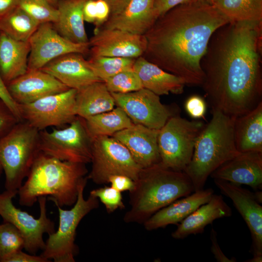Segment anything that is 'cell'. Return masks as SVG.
I'll list each match as a JSON object with an SVG mask.
<instances>
[{
  "label": "cell",
  "mask_w": 262,
  "mask_h": 262,
  "mask_svg": "<svg viewBox=\"0 0 262 262\" xmlns=\"http://www.w3.org/2000/svg\"><path fill=\"white\" fill-rule=\"evenodd\" d=\"M262 22L234 21L212 35L201 67L212 109L238 117L262 101Z\"/></svg>",
  "instance_id": "obj_1"
},
{
  "label": "cell",
  "mask_w": 262,
  "mask_h": 262,
  "mask_svg": "<svg viewBox=\"0 0 262 262\" xmlns=\"http://www.w3.org/2000/svg\"><path fill=\"white\" fill-rule=\"evenodd\" d=\"M230 21L213 5L202 0L180 4L155 20L145 34L142 56L182 78L186 85L201 86V59L212 35Z\"/></svg>",
  "instance_id": "obj_2"
},
{
  "label": "cell",
  "mask_w": 262,
  "mask_h": 262,
  "mask_svg": "<svg viewBox=\"0 0 262 262\" xmlns=\"http://www.w3.org/2000/svg\"><path fill=\"white\" fill-rule=\"evenodd\" d=\"M86 164L61 161L40 151L18 189L19 203L32 207L40 196L61 207L73 205L81 183L88 179Z\"/></svg>",
  "instance_id": "obj_3"
},
{
  "label": "cell",
  "mask_w": 262,
  "mask_h": 262,
  "mask_svg": "<svg viewBox=\"0 0 262 262\" xmlns=\"http://www.w3.org/2000/svg\"><path fill=\"white\" fill-rule=\"evenodd\" d=\"M129 192L130 208L123 216L126 223L143 224L156 212L195 191L184 171L166 168L160 163L142 168Z\"/></svg>",
  "instance_id": "obj_4"
},
{
  "label": "cell",
  "mask_w": 262,
  "mask_h": 262,
  "mask_svg": "<svg viewBox=\"0 0 262 262\" xmlns=\"http://www.w3.org/2000/svg\"><path fill=\"white\" fill-rule=\"evenodd\" d=\"M212 116L200 134L193 155L184 172L192 181L195 191L204 189L208 178L217 168L240 152L234 137L236 117L212 109Z\"/></svg>",
  "instance_id": "obj_5"
},
{
  "label": "cell",
  "mask_w": 262,
  "mask_h": 262,
  "mask_svg": "<svg viewBox=\"0 0 262 262\" xmlns=\"http://www.w3.org/2000/svg\"><path fill=\"white\" fill-rule=\"evenodd\" d=\"M39 131L21 121L0 139V164L5 190L18 191L39 152Z\"/></svg>",
  "instance_id": "obj_6"
},
{
  "label": "cell",
  "mask_w": 262,
  "mask_h": 262,
  "mask_svg": "<svg viewBox=\"0 0 262 262\" xmlns=\"http://www.w3.org/2000/svg\"><path fill=\"white\" fill-rule=\"evenodd\" d=\"M206 125L202 121L188 120L179 114L171 117L159 130L160 164L167 168L184 171Z\"/></svg>",
  "instance_id": "obj_7"
},
{
  "label": "cell",
  "mask_w": 262,
  "mask_h": 262,
  "mask_svg": "<svg viewBox=\"0 0 262 262\" xmlns=\"http://www.w3.org/2000/svg\"><path fill=\"white\" fill-rule=\"evenodd\" d=\"M88 179L80 185L77 200L69 210L55 205L59 212V225L55 232L49 235L41 256L54 262H74L77 253L75 243L76 230L81 220L99 206V200L89 195L84 198V190Z\"/></svg>",
  "instance_id": "obj_8"
},
{
  "label": "cell",
  "mask_w": 262,
  "mask_h": 262,
  "mask_svg": "<svg viewBox=\"0 0 262 262\" xmlns=\"http://www.w3.org/2000/svg\"><path fill=\"white\" fill-rule=\"evenodd\" d=\"M91 169L87 175L97 184L108 183L110 177L123 175L135 180L142 168L128 149L112 136H103L92 140Z\"/></svg>",
  "instance_id": "obj_9"
},
{
  "label": "cell",
  "mask_w": 262,
  "mask_h": 262,
  "mask_svg": "<svg viewBox=\"0 0 262 262\" xmlns=\"http://www.w3.org/2000/svg\"><path fill=\"white\" fill-rule=\"evenodd\" d=\"M91 146L84 120L78 116L64 129L39 131L40 151L61 161L90 163Z\"/></svg>",
  "instance_id": "obj_10"
},
{
  "label": "cell",
  "mask_w": 262,
  "mask_h": 262,
  "mask_svg": "<svg viewBox=\"0 0 262 262\" xmlns=\"http://www.w3.org/2000/svg\"><path fill=\"white\" fill-rule=\"evenodd\" d=\"M17 191L5 190L0 193V216L3 222L12 224L20 231L24 239L25 250L35 255L45 247L43 234L55 232V224L47 215L46 196L38 198L40 215L35 218L13 204L12 199L17 194Z\"/></svg>",
  "instance_id": "obj_11"
},
{
  "label": "cell",
  "mask_w": 262,
  "mask_h": 262,
  "mask_svg": "<svg viewBox=\"0 0 262 262\" xmlns=\"http://www.w3.org/2000/svg\"><path fill=\"white\" fill-rule=\"evenodd\" d=\"M76 94V90L69 89L30 103L18 104L21 120L39 131L69 124L77 117Z\"/></svg>",
  "instance_id": "obj_12"
},
{
  "label": "cell",
  "mask_w": 262,
  "mask_h": 262,
  "mask_svg": "<svg viewBox=\"0 0 262 262\" xmlns=\"http://www.w3.org/2000/svg\"><path fill=\"white\" fill-rule=\"evenodd\" d=\"M115 105L121 108L134 124L159 130L179 108L163 104L159 96L142 88L127 93H111Z\"/></svg>",
  "instance_id": "obj_13"
},
{
  "label": "cell",
  "mask_w": 262,
  "mask_h": 262,
  "mask_svg": "<svg viewBox=\"0 0 262 262\" xmlns=\"http://www.w3.org/2000/svg\"><path fill=\"white\" fill-rule=\"evenodd\" d=\"M30 51L28 69H40L51 60L64 54L89 53V44H77L62 36L51 23L41 24L28 40Z\"/></svg>",
  "instance_id": "obj_14"
},
{
  "label": "cell",
  "mask_w": 262,
  "mask_h": 262,
  "mask_svg": "<svg viewBox=\"0 0 262 262\" xmlns=\"http://www.w3.org/2000/svg\"><path fill=\"white\" fill-rule=\"evenodd\" d=\"M213 180L222 193L231 200L246 222L251 237V253L253 256L262 255V206L255 193L226 180Z\"/></svg>",
  "instance_id": "obj_15"
},
{
  "label": "cell",
  "mask_w": 262,
  "mask_h": 262,
  "mask_svg": "<svg viewBox=\"0 0 262 262\" xmlns=\"http://www.w3.org/2000/svg\"><path fill=\"white\" fill-rule=\"evenodd\" d=\"M89 44L90 56L136 59L145 52L147 41L145 35L100 28L94 30Z\"/></svg>",
  "instance_id": "obj_16"
},
{
  "label": "cell",
  "mask_w": 262,
  "mask_h": 262,
  "mask_svg": "<svg viewBox=\"0 0 262 262\" xmlns=\"http://www.w3.org/2000/svg\"><path fill=\"white\" fill-rule=\"evenodd\" d=\"M12 98L18 104L34 102L69 88L41 69H28L6 84Z\"/></svg>",
  "instance_id": "obj_17"
},
{
  "label": "cell",
  "mask_w": 262,
  "mask_h": 262,
  "mask_svg": "<svg viewBox=\"0 0 262 262\" xmlns=\"http://www.w3.org/2000/svg\"><path fill=\"white\" fill-rule=\"evenodd\" d=\"M238 185L245 184L255 191L262 188V152H240L215 170L210 175Z\"/></svg>",
  "instance_id": "obj_18"
},
{
  "label": "cell",
  "mask_w": 262,
  "mask_h": 262,
  "mask_svg": "<svg viewBox=\"0 0 262 262\" xmlns=\"http://www.w3.org/2000/svg\"><path fill=\"white\" fill-rule=\"evenodd\" d=\"M40 69L52 75L68 88L76 90L102 81L95 75L84 55L79 53L60 56Z\"/></svg>",
  "instance_id": "obj_19"
},
{
  "label": "cell",
  "mask_w": 262,
  "mask_h": 262,
  "mask_svg": "<svg viewBox=\"0 0 262 262\" xmlns=\"http://www.w3.org/2000/svg\"><path fill=\"white\" fill-rule=\"evenodd\" d=\"M158 133L159 130L134 124L116 132L112 137L128 149L142 168H146L160 163Z\"/></svg>",
  "instance_id": "obj_20"
},
{
  "label": "cell",
  "mask_w": 262,
  "mask_h": 262,
  "mask_svg": "<svg viewBox=\"0 0 262 262\" xmlns=\"http://www.w3.org/2000/svg\"><path fill=\"white\" fill-rule=\"evenodd\" d=\"M153 5L154 0H130L121 11L110 15L100 28L145 35L157 19Z\"/></svg>",
  "instance_id": "obj_21"
},
{
  "label": "cell",
  "mask_w": 262,
  "mask_h": 262,
  "mask_svg": "<svg viewBox=\"0 0 262 262\" xmlns=\"http://www.w3.org/2000/svg\"><path fill=\"white\" fill-rule=\"evenodd\" d=\"M214 194L212 188L195 191L188 196L178 199L159 210L143 224L147 230L178 225L193 211L207 202Z\"/></svg>",
  "instance_id": "obj_22"
},
{
  "label": "cell",
  "mask_w": 262,
  "mask_h": 262,
  "mask_svg": "<svg viewBox=\"0 0 262 262\" xmlns=\"http://www.w3.org/2000/svg\"><path fill=\"white\" fill-rule=\"evenodd\" d=\"M231 215V209L223 196L213 194L207 202L197 208L177 225L171 236L175 239H183L190 235L202 233L205 227L215 220Z\"/></svg>",
  "instance_id": "obj_23"
},
{
  "label": "cell",
  "mask_w": 262,
  "mask_h": 262,
  "mask_svg": "<svg viewBox=\"0 0 262 262\" xmlns=\"http://www.w3.org/2000/svg\"><path fill=\"white\" fill-rule=\"evenodd\" d=\"M133 68L138 74L143 87L155 94H180L186 85L180 77L167 72L149 62L142 56L135 59Z\"/></svg>",
  "instance_id": "obj_24"
},
{
  "label": "cell",
  "mask_w": 262,
  "mask_h": 262,
  "mask_svg": "<svg viewBox=\"0 0 262 262\" xmlns=\"http://www.w3.org/2000/svg\"><path fill=\"white\" fill-rule=\"evenodd\" d=\"M30 51L28 41L15 40L1 32L0 74L6 85L28 70Z\"/></svg>",
  "instance_id": "obj_25"
},
{
  "label": "cell",
  "mask_w": 262,
  "mask_h": 262,
  "mask_svg": "<svg viewBox=\"0 0 262 262\" xmlns=\"http://www.w3.org/2000/svg\"><path fill=\"white\" fill-rule=\"evenodd\" d=\"M86 0H58L57 20L53 26L63 37L77 44L89 43L83 16Z\"/></svg>",
  "instance_id": "obj_26"
},
{
  "label": "cell",
  "mask_w": 262,
  "mask_h": 262,
  "mask_svg": "<svg viewBox=\"0 0 262 262\" xmlns=\"http://www.w3.org/2000/svg\"><path fill=\"white\" fill-rule=\"evenodd\" d=\"M234 137L239 152H262V101L251 111L235 118Z\"/></svg>",
  "instance_id": "obj_27"
},
{
  "label": "cell",
  "mask_w": 262,
  "mask_h": 262,
  "mask_svg": "<svg viewBox=\"0 0 262 262\" xmlns=\"http://www.w3.org/2000/svg\"><path fill=\"white\" fill-rule=\"evenodd\" d=\"M115 105L113 97L102 81L77 90L75 112L83 119L110 111Z\"/></svg>",
  "instance_id": "obj_28"
},
{
  "label": "cell",
  "mask_w": 262,
  "mask_h": 262,
  "mask_svg": "<svg viewBox=\"0 0 262 262\" xmlns=\"http://www.w3.org/2000/svg\"><path fill=\"white\" fill-rule=\"evenodd\" d=\"M83 120L92 140L99 136H112L116 132L134 124L126 113L118 106Z\"/></svg>",
  "instance_id": "obj_29"
},
{
  "label": "cell",
  "mask_w": 262,
  "mask_h": 262,
  "mask_svg": "<svg viewBox=\"0 0 262 262\" xmlns=\"http://www.w3.org/2000/svg\"><path fill=\"white\" fill-rule=\"evenodd\" d=\"M40 24L18 6L0 18V30L10 37L28 41Z\"/></svg>",
  "instance_id": "obj_30"
},
{
  "label": "cell",
  "mask_w": 262,
  "mask_h": 262,
  "mask_svg": "<svg viewBox=\"0 0 262 262\" xmlns=\"http://www.w3.org/2000/svg\"><path fill=\"white\" fill-rule=\"evenodd\" d=\"M213 5L230 22H262V0H219Z\"/></svg>",
  "instance_id": "obj_31"
},
{
  "label": "cell",
  "mask_w": 262,
  "mask_h": 262,
  "mask_svg": "<svg viewBox=\"0 0 262 262\" xmlns=\"http://www.w3.org/2000/svg\"><path fill=\"white\" fill-rule=\"evenodd\" d=\"M136 59L90 56L87 60L95 75L103 82L122 71L132 69Z\"/></svg>",
  "instance_id": "obj_32"
},
{
  "label": "cell",
  "mask_w": 262,
  "mask_h": 262,
  "mask_svg": "<svg viewBox=\"0 0 262 262\" xmlns=\"http://www.w3.org/2000/svg\"><path fill=\"white\" fill-rule=\"evenodd\" d=\"M24 247V239L20 231L13 225L3 222L0 225V262Z\"/></svg>",
  "instance_id": "obj_33"
},
{
  "label": "cell",
  "mask_w": 262,
  "mask_h": 262,
  "mask_svg": "<svg viewBox=\"0 0 262 262\" xmlns=\"http://www.w3.org/2000/svg\"><path fill=\"white\" fill-rule=\"evenodd\" d=\"M18 6L39 24L53 23L57 20V7L47 0H18Z\"/></svg>",
  "instance_id": "obj_34"
},
{
  "label": "cell",
  "mask_w": 262,
  "mask_h": 262,
  "mask_svg": "<svg viewBox=\"0 0 262 262\" xmlns=\"http://www.w3.org/2000/svg\"><path fill=\"white\" fill-rule=\"evenodd\" d=\"M103 82L110 93H127L143 88L141 80L133 68L122 71Z\"/></svg>",
  "instance_id": "obj_35"
},
{
  "label": "cell",
  "mask_w": 262,
  "mask_h": 262,
  "mask_svg": "<svg viewBox=\"0 0 262 262\" xmlns=\"http://www.w3.org/2000/svg\"><path fill=\"white\" fill-rule=\"evenodd\" d=\"M90 195L98 198L109 213L125 207L121 192L112 186H105L93 189L90 192Z\"/></svg>",
  "instance_id": "obj_36"
},
{
  "label": "cell",
  "mask_w": 262,
  "mask_h": 262,
  "mask_svg": "<svg viewBox=\"0 0 262 262\" xmlns=\"http://www.w3.org/2000/svg\"><path fill=\"white\" fill-rule=\"evenodd\" d=\"M20 121L6 103L0 98V139Z\"/></svg>",
  "instance_id": "obj_37"
},
{
  "label": "cell",
  "mask_w": 262,
  "mask_h": 262,
  "mask_svg": "<svg viewBox=\"0 0 262 262\" xmlns=\"http://www.w3.org/2000/svg\"><path fill=\"white\" fill-rule=\"evenodd\" d=\"M186 112L193 118L203 117L206 112L207 106L204 99L198 95L189 97L184 104Z\"/></svg>",
  "instance_id": "obj_38"
},
{
  "label": "cell",
  "mask_w": 262,
  "mask_h": 262,
  "mask_svg": "<svg viewBox=\"0 0 262 262\" xmlns=\"http://www.w3.org/2000/svg\"><path fill=\"white\" fill-rule=\"evenodd\" d=\"M197 0H154V12L156 18L164 15L174 7Z\"/></svg>",
  "instance_id": "obj_39"
},
{
  "label": "cell",
  "mask_w": 262,
  "mask_h": 262,
  "mask_svg": "<svg viewBox=\"0 0 262 262\" xmlns=\"http://www.w3.org/2000/svg\"><path fill=\"white\" fill-rule=\"evenodd\" d=\"M108 183H110L111 186L120 192H130L134 186L133 180L123 175H115L110 177Z\"/></svg>",
  "instance_id": "obj_40"
},
{
  "label": "cell",
  "mask_w": 262,
  "mask_h": 262,
  "mask_svg": "<svg viewBox=\"0 0 262 262\" xmlns=\"http://www.w3.org/2000/svg\"><path fill=\"white\" fill-rule=\"evenodd\" d=\"M96 16L94 25L95 29L100 28L110 16V8L108 3L103 0H95Z\"/></svg>",
  "instance_id": "obj_41"
},
{
  "label": "cell",
  "mask_w": 262,
  "mask_h": 262,
  "mask_svg": "<svg viewBox=\"0 0 262 262\" xmlns=\"http://www.w3.org/2000/svg\"><path fill=\"white\" fill-rule=\"evenodd\" d=\"M217 233L215 230L212 228L210 232V240L212 245L211 251L214 258L218 262H235L237 261L234 257L230 259L227 257L221 250L217 241Z\"/></svg>",
  "instance_id": "obj_42"
},
{
  "label": "cell",
  "mask_w": 262,
  "mask_h": 262,
  "mask_svg": "<svg viewBox=\"0 0 262 262\" xmlns=\"http://www.w3.org/2000/svg\"><path fill=\"white\" fill-rule=\"evenodd\" d=\"M0 98L2 99L14 114L21 121L19 110L18 104L14 100L9 94L6 85L3 82L0 74Z\"/></svg>",
  "instance_id": "obj_43"
},
{
  "label": "cell",
  "mask_w": 262,
  "mask_h": 262,
  "mask_svg": "<svg viewBox=\"0 0 262 262\" xmlns=\"http://www.w3.org/2000/svg\"><path fill=\"white\" fill-rule=\"evenodd\" d=\"M50 262L41 255L23 252L22 250H18L10 256L5 262Z\"/></svg>",
  "instance_id": "obj_44"
},
{
  "label": "cell",
  "mask_w": 262,
  "mask_h": 262,
  "mask_svg": "<svg viewBox=\"0 0 262 262\" xmlns=\"http://www.w3.org/2000/svg\"><path fill=\"white\" fill-rule=\"evenodd\" d=\"M82 13L84 21L94 24L96 16V0H86L83 4Z\"/></svg>",
  "instance_id": "obj_45"
},
{
  "label": "cell",
  "mask_w": 262,
  "mask_h": 262,
  "mask_svg": "<svg viewBox=\"0 0 262 262\" xmlns=\"http://www.w3.org/2000/svg\"><path fill=\"white\" fill-rule=\"evenodd\" d=\"M18 0H0V18L18 6Z\"/></svg>",
  "instance_id": "obj_46"
},
{
  "label": "cell",
  "mask_w": 262,
  "mask_h": 262,
  "mask_svg": "<svg viewBox=\"0 0 262 262\" xmlns=\"http://www.w3.org/2000/svg\"><path fill=\"white\" fill-rule=\"evenodd\" d=\"M106 2L110 8V15L121 11L130 0H103Z\"/></svg>",
  "instance_id": "obj_47"
},
{
  "label": "cell",
  "mask_w": 262,
  "mask_h": 262,
  "mask_svg": "<svg viewBox=\"0 0 262 262\" xmlns=\"http://www.w3.org/2000/svg\"><path fill=\"white\" fill-rule=\"evenodd\" d=\"M245 262H262V255L253 256L252 258L248 259L245 261Z\"/></svg>",
  "instance_id": "obj_48"
},
{
  "label": "cell",
  "mask_w": 262,
  "mask_h": 262,
  "mask_svg": "<svg viewBox=\"0 0 262 262\" xmlns=\"http://www.w3.org/2000/svg\"><path fill=\"white\" fill-rule=\"evenodd\" d=\"M53 6L56 7L58 0H47Z\"/></svg>",
  "instance_id": "obj_49"
},
{
  "label": "cell",
  "mask_w": 262,
  "mask_h": 262,
  "mask_svg": "<svg viewBox=\"0 0 262 262\" xmlns=\"http://www.w3.org/2000/svg\"><path fill=\"white\" fill-rule=\"evenodd\" d=\"M206 2H208L211 4H214L215 3L219 1V0H202Z\"/></svg>",
  "instance_id": "obj_50"
},
{
  "label": "cell",
  "mask_w": 262,
  "mask_h": 262,
  "mask_svg": "<svg viewBox=\"0 0 262 262\" xmlns=\"http://www.w3.org/2000/svg\"><path fill=\"white\" fill-rule=\"evenodd\" d=\"M2 172H3L2 167L1 166V165L0 164V177Z\"/></svg>",
  "instance_id": "obj_51"
},
{
  "label": "cell",
  "mask_w": 262,
  "mask_h": 262,
  "mask_svg": "<svg viewBox=\"0 0 262 262\" xmlns=\"http://www.w3.org/2000/svg\"><path fill=\"white\" fill-rule=\"evenodd\" d=\"M0 33H1V31H0Z\"/></svg>",
  "instance_id": "obj_52"
}]
</instances>
